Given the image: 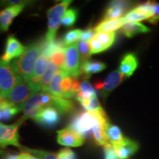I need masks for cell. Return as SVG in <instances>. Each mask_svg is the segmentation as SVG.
Listing matches in <instances>:
<instances>
[{"mask_svg":"<svg viewBox=\"0 0 159 159\" xmlns=\"http://www.w3.org/2000/svg\"><path fill=\"white\" fill-rule=\"evenodd\" d=\"M41 52V42H35L26 47L23 54L13 60L12 67L16 74L28 82L34 72L36 62Z\"/></svg>","mask_w":159,"mask_h":159,"instance_id":"cell-1","label":"cell"},{"mask_svg":"<svg viewBox=\"0 0 159 159\" xmlns=\"http://www.w3.org/2000/svg\"><path fill=\"white\" fill-rule=\"evenodd\" d=\"M109 122L105 111H83L77 114L69 128L85 138L92 135V131L97 125Z\"/></svg>","mask_w":159,"mask_h":159,"instance_id":"cell-2","label":"cell"},{"mask_svg":"<svg viewBox=\"0 0 159 159\" xmlns=\"http://www.w3.org/2000/svg\"><path fill=\"white\" fill-rule=\"evenodd\" d=\"M72 1H62L49 8L47 11L48 18V30L45 35V40L52 41L55 39L57 30L61 24V20L66 9Z\"/></svg>","mask_w":159,"mask_h":159,"instance_id":"cell-3","label":"cell"},{"mask_svg":"<svg viewBox=\"0 0 159 159\" xmlns=\"http://www.w3.org/2000/svg\"><path fill=\"white\" fill-rule=\"evenodd\" d=\"M34 94L28 82L19 76L16 84L10 92L6 99L11 104L22 110L24 104Z\"/></svg>","mask_w":159,"mask_h":159,"instance_id":"cell-4","label":"cell"},{"mask_svg":"<svg viewBox=\"0 0 159 159\" xmlns=\"http://www.w3.org/2000/svg\"><path fill=\"white\" fill-rule=\"evenodd\" d=\"M18 77L11 63L5 62L0 57V94L4 98H7L16 84Z\"/></svg>","mask_w":159,"mask_h":159,"instance_id":"cell-5","label":"cell"},{"mask_svg":"<svg viewBox=\"0 0 159 159\" xmlns=\"http://www.w3.org/2000/svg\"><path fill=\"white\" fill-rule=\"evenodd\" d=\"M24 120L25 119L21 118L14 124L10 125H4L0 122V148H5L12 145L21 149L22 147L19 141V128Z\"/></svg>","mask_w":159,"mask_h":159,"instance_id":"cell-6","label":"cell"},{"mask_svg":"<svg viewBox=\"0 0 159 159\" xmlns=\"http://www.w3.org/2000/svg\"><path fill=\"white\" fill-rule=\"evenodd\" d=\"M80 65L81 60L77 43L66 47L63 70L71 77H79L81 75Z\"/></svg>","mask_w":159,"mask_h":159,"instance_id":"cell-7","label":"cell"},{"mask_svg":"<svg viewBox=\"0 0 159 159\" xmlns=\"http://www.w3.org/2000/svg\"><path fill=\"white\" fill-rule=\"evenodd\" d=\"M125 76L118 70L114 71L104 81H97L94 83V87L100 91V94L103 98L108 97L114 89L116 88L124 80Z\"/></svg>","mask_w":159,"mask_h":159,"instance_id":"cell-8","label":"cell"},{"mask_svg":"<svg viewBox=\"0 0 159 159\" xmlns=\"http://www.w3.org/2000/svg\"><path fill=\"white\" fill-rule=\"evenodd\" d=\"M49 63V58L44 55L41 54L38 59L35 68L28 83L33 89V92L38 93L41 91V80L47 71Z\"/></svg>","mask_w":159,"mask_h":159,"instance_id":"cell-9","label":"cell"},{"mask_svg":"<svg viewBox=\"0 0 159 159\" xmlns=\"http://www.w3.org/2000/svg\"><path fill=\"white\" fill-rule=\"evenodd\" d=\"M33 119L45 128H54L61 120V113L53 107H47L41 109Z\"/></svg>","mask_w":159,"mask_h":159,"instance_id":"cell-10","label":"cell"},{"mask_svg":"<svg viewBox=\"0 0 159 159\" xmlns=\"http://www.w3.org/2000/svg\"><path fill=\"white\" fill-rule=\"evenodd\" d=\"M25 7V4L19 3L0 11V33L8 30L13 19L23 11Z\"/></svg>","mask_w":159,"mask_h":159,"instance_id":"cell-11","label":"cell"},{"mask_svg":"<svg viewBox=\"0 0 159 159\" xmlns=\"http://www.w3.org/2000/svg\"><path fill=\"white\" fill-rule=\"evenodd\" d=\"M57 142L66 147H80L85 142V138L73 130L66 128L57 131Z\"/></svg>","mask_w":159,"mask_h":159,"instance_id":"cell-12","label":"cell"},{"mask_svg":"<svg viewBox=\"0 0 159 159\" xmlns=\"http://www.w3.org/2000/svg\"><path fill=\"white\" fill-rule=\"evenodd\" d=\"M26 47L23 46L20 41L13 35H10L6 41L5 52L1 59L5 62L11 63V60L17 58L23 54Z\"/></svg>","mask_w":159,"mask_h":159,"instance_id":"cell-13","label":"cell"},{"mask_svg":"<svg viewBox=\"0 0 159 159\" xmlns=\"http://www.w3.org/2000/svg\"><path fill=\"white\" fill-rule=\"evenodd\" d=\"M119 159H128L138 151L139 144L134 140L126 138L122 144L113 145Z\"/></svg>","mask_w":159,"mask_h":159,"instance_id":"cell-14","label":"cell"},{"mask_svg":"<svg viewBox=\"0 0 159 159\" xmlns=\"http://www.w3.org/2000/svg\"><path fill=\"white\" fill-rule=\"evenodd\" d=\"M129 3L125 1L111 2L105 13L104 21L122 19V16L128 10Z\"/></svg>","mask_w":159,"mask_h":159,"instance_id":"cell-15","label":"cell"},{"mask_svg":"<svg viewBox=\"0 0 159 159\" xmlns=\"http://www.w3.org/2000/svg\"><path fill=\"white\" fill-rule=\"evenodd\" d=\"M139 66V61L134 53H128L123 56L119 64V71L125 77H129L134 74Z\"/></svg>","mask_w":159,"mask_h":159,"instance_id":"cell-16","label":"cell"},{"mask_svg":"<svg viewBox=\"0 0 159 159\" xmlns=\"http://www.w3.org/2000/svg\"><path fill=\"white\" fill-rule=\"evenodd\" d=\"M106 64L100 61H86L81 63L80 71L83 78L88 79L92 75L97 74L105 69Z\"/></svg>","mask_w":159,"mask_h":159,"instance_id":"cell-17","label":"cell"},{"mask_svg":"<svg viewBox=\"0 0 159 159\" xmlns=\"http://www.w3.org/2000/svg\"><path fill=\"white\" fill-rule=\"evenodd\" d=\"M41 54L44 55L49 59L51 55L55 52L59 50H65L66 46L63 43L62 40L54 39L52 41H47L43 39L41 41Z\"/></svg>","mask_w":159,"mask_h":159,"instance_id":"cell-18","label":"cell"},{"mask_svg":"<svg viewBox=\"0 0 159 159\" xmlns=\"http://www.w3.org/2000/svg\"><path fill=\"white\" fill-rule=\"evenodd\" d=\"M150 30L148 27L139 22H126L122 27L123 34L128 38H132L137 34L148 33Z\"/></svg>","mask_w":159,"mask_h":159,"instance_id":"cell-19","label":"cell"},{"mask_svg":"<svg viewBox=\"0 0 159 159\" xmlns=\"http://www.w3.org/2000/svg\"><path fill=\"white\" fill-rule=\"evenodd\" d=\"M123 25H124V21H123L122 18L116 20H107V21L103 20L95 27L94 31L96 33H112L119 28H122Z\"/></svg>","mask_w":159,"mask_h":159,"instance_id":"cell-20","label":"cell"},{"mask_svg":"<svg viewBox=\"0 0 159 159\" xmlns=\"http://www.w3.org/2000/svg\"><path fill=\"white\" fill-rule=\"evenodd\" d=\"M0 111L2 112V120L1 122H8L14 117L21 110L18 107L15 106L11 102H9L7 99H5L0 104Z\"/></svg>","mask_w":159,"mask_h":159,"instance_id":"cell-21","label":"cell"},{"mask_svg":"<svg viewBox=\"0 0 159 159\" xmlns=\"http://www.w3.org/2000/svg\"><path fill=\"white\" fill-rule=\"evenodd\" d=\"M106 134L108 142L112 145L122 144L125 140V137L123 136L122 131L118 126L108 123L106 129Z\"/></svg>","mask_w":159,"mask_h":159,"instance_id":"cell-22","label":"cell"},{"mask_svg":"<svg viewBox=\"0 0 159 159\" xmlns=\"http://www.w3.org/2000/svg\"><path fill=\"white\" fill-rule=\"evenodd\" d=\"M66 74H67V73L63 69H60L58 72L55 75L54 78L52 80L47 92L50 93V94L56 97H63V94L62 89H61V82H62V80Z\"/></svg>","mask_w":159,"mask_h":159,"instance_id":"cell-23","label":"cell"},{"mask_svg":"<svg viewBox=\"0 0 159 159\" xmlns=\"http://www.w3.org/2000/svg\"><path fill=\"white\" fill-rule=\"evenodd\" d=\"M59 69H60L56 65H55L51 61H49L47 71H46L44 75L42 77V80H41V91H43V92L48 91L49 85L55 75L58 72Z\"/></svg>","mask_w":159,"mask_h":159,"instance_id":"cell-24","label":"cell"},{"mask_svg":"<svg viewBox=\"0 0 159 159\" xmlns=\"http://www.w3.org/2000/svg\"><path fill=\"white\" fill-rule=\"evenodd\" d=\"M97 97V92L91 85L88 79H84L81 83V88L80 92L77 94L76 99L77 100H84V99H90L91 97Z\"/></svg>","mask_w":159,"mask_h":159,"instance_id":"cell-25","label":"cell"},{"mask_svg":"<svg viewBox=\"0 0 159 159\" xmlns=\"http://www.w3.org/2000/svg\"><path fill=\"white\" fill-rule=\"evenodd\" d=\"M77 16H78V11L77 10L74 8H70L66 11L65 14L63 15L61 20V24L65 27H71L76 22Z\"/></svg>","mask_w":159,"mask_h":159,"instance_id":"cell-26","label":"cell"},{"mask_svg":"<svg viewBox=\"0 0 159 159\" xmlns=\"http://www.w3.org/2000/svg\"><path fill=\"white\" fill-rule=\"evenodd\" d=\"M94 37L97 39H98L107 49H108L115 42L116 33L115 32H112V33H96Z\"/></svg>","mask_w":159,"mask_h":159,"instance_id":"cell-27","label":"cell"},{"mask_svg":"<svg viewBox=\"0 0 159 159\" xmlns=\"http://www.w3.org/2000/svg\"><path fill=\"white\" fill-rule=\"evenodd\" d=\"M83 108L87 111H99L103 110L99 104L97 97H91L90 99L79 101Z\"/></svg>","mask_w":159,"mask_h":159,"instance_id":"cell-28","label":"cell"},{"mask_svg":"<svg viewBox=\"0 0 159 159\" xmlns=\"http://www.w3.org/2000/svg\"><path fill=\"white\" fill-rule=\"evenodd\" d=\"M82 32L83 30L79 29L72 30L67 32V33L63 35L62 40L65 46H67V47H68V46L76 43L77 41L80 39V35Z\"/></svg>","mask_w":159,"mask_h":159,"instance_id":"cell-29","label":"cell"},{"mask_svg":"<svg viewBox=\"0 0 159 159\" xmlns=\"http://www.w3.org/2000/svg\"><path fill=\"white\" fill-rule=\"evenodd\" d=\"M155 5L156 3L152 2H148L143 3L142 5H139L134 10L141 14L146 16L149 19L154 16L155 12Z\"/></svg>","mask_w":159,"mask_h":159,"instance_id":"cell-30","label":"cell"},{"mask_svg":"<svg viewBox=\"0 0 159 159\" xmlns=\"http://www.w3.org/2000/svg\"><path fill=\"white\" fill-rule=\"evenodd\" d=\"M23 148V151L29 152L30 154H33L35 156L39 159H59L57 155L52 152H47V151L41 150H35V149H30L27 148Z\"/></svg>","mask_w":159,"mask_h":159,"instance_id":"cell-31","label":"cell"},{"mask_svg":"<svg viewBox=\"0 0 159 159\" xmlns=\"http://www.w3.org/2000/svg\"><path fill=\"white\" fill-rule=\"evenodd\" d=\"M77 44L80 53V56L81 63L89 61V59L90 58V56L91 55L89 43L86 42V41H80L79 42H77Z\"/></svg>","mask_w":159,"mask_h":159,"instance_id":"cell-32","label":"cell"},{"mask_svg":"<svg viewBox=\"0 0 159 159\" xmlns=\"http://www.w3.org/2000/svg\"><path fill=\"white\" fill-rule=\"evenodd\" d=\"M124 23L126 22H137L139 21H143V20H149V19L146 16H144L138 12L132 10L130 12H128L125 17L122 18Z\"/></svg>","mask_w":159,"mask_h":159,"instance_id":"cell-33","label":"cell"},{"mask_svg":"<svg viewBox=\"0 0 159 159\" xmlns=\"http://www.w3.org/2000/svg\"><path fill=\"white\" fill-rule=\"evenodd\" d=\"M50 61L56 65L59 69H63L65 63V50L55 52L51 55Z\"/></svg>","mask_w":159,"mask_h":159,"instance_id":"cell-34","label":"cell"},{"mask_svg":"<svg viewBox=\"0 0 159 159\" xmlns=\"http://www.w3.org/2000/svg\"><path fill=\"white\" fill-rule=\"evenodd\" d=\"M89 46H90V50L91 55L100 53L102 52H104L108 49L95 37L93 38V39L89 41Z\"/></svg>","mask_w":159,"mask_h":159,"instance_id":"cell-35","label":"cell"},{"mask_svg":"<svg viewBox=\"0 0 159 159\" xmlns=\"http://www.w3.org/2000/svg\"><path fill=\"white\" fill-rule=\"evenodd\" d=\"M71 83H72V77L68 74H66L61 82V89L63 94V98L68 99V94L70 91Z\"/></svg>","mask_w":159,"mask_h":159,"instance_id":"cell-36","label":"cell"},{"mask_svg":"<svg viewBox=\"0 0 159 159\" xmlns=\"http://www.w3.org/2000/svg\"><path fill=\"white\" fill-rule=\"evenodd\" d=\"M57 157L59 159H77L76 153L71 149L64 148L57 152Z\"/></svg>","mask_w":159,"mask_h":159,"instance_id":"cell-37","label":"cell"},{"mask_svg":"<svg viewBox=\"0 0 159 159\" xmlns=\"http://www.w3.org/2000/svg\"><path fill=\"white\" fill-rule=\"evenodd\" d=\"M95 35H96V33H95L94 29L92 28H88L85 30H83L81 33L80 39V40L83 41H90L93 38H94Z\"/></svg>","mask_w":159,"mask_h":159,"instance_id":"cell-38","label":"cell"},{"mask_svg":"<svg viewBox=\"0 0 159 159\" xmlns=\"http://www.w3.org/2000/svg\"><path fill=\"white\" fill-rule=\"evenodd\" d=\"M104 152L105 159H119L115 152L114 148H113V145L111 144L104 147Z\"/></svg>","mask_w":159,"mask_h":159,"instance_id":"cell-39","label":"cell"},{"mask_svg":"<svg viewBox=\"0 0 159 159\" xmlns=\"http://www.w3.org/2000/svg\"><path fill=\"white\" fill-rule=\"evenodd\" d=\"M0 159H21L20 154H14L7 151L0 150Z\"/></svg>","mask_w":159,"mask_h":159,"instance_id":"cell-40","label":"cell"},{"mask_svg":"<svg viewBox=\"0 0 159 159\" xmlns=\"http://www.w3.org/2000/svg\"><path fill=\"white\" fill-rule=\"evenodd\" d=\"M159 21V3H156L155 5L154 16L148 20V21L152 25H156Z\"/></svg>","mask_w":159,"mask_h":159,"instance_id":"cell-41","label":"cell"},{"mask_svg":"<svg viewBox=\"0 0 159 159\" xmlns=\"http://www.w3.org/2000/svg\"><path fill=\"white\" fill-rule=\"evenodd\" d=\"M20 156H21V159H39L34 155H31L27 152H22L20 154Z\"/></svg>","mask_w":159,"mask_h":159,"instance_id":"cell-42","label":"cell"}]
</instances>
